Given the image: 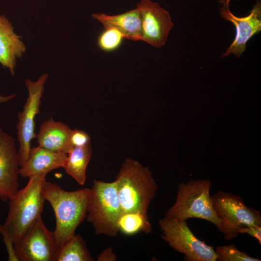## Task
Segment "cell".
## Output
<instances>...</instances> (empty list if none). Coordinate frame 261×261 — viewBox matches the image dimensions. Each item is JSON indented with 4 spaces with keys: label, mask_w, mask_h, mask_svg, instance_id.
<instances>
[{
    "label": "cell",
    "mask_w": 261,
    "mask_h": 261,
    "mask_svg": "<svg viewBox=\"0 0 261 261\" xmlns=\"http://www.w3.org/2000/svg\"><path fill=\"white\" fill-rule=\"evenodd\" d=\"M89 189L67 191L55 183L44 182L42 193L55 213L53 232L59 248L75 234L76 228L86 217Z\"/></svg>",
    "instance_id": "obj_1"
},
{
    "label": "cell",
    "mask_w": 261,
    "mask_h": 261,
    "mask_svg": "<svg viewBox=\"0 0 261 261\" xmlns=\"http://www.w3.org/2000/svg\"><path fill=\"white\" fill-rule=\"evenodd\" d=\"M115 181L122 212L147 215L158 190L149 169L137 160L126 159Z\"/></svg>",
    "instance_id": "obj_2"
},
{
    "label": "cell",
    "mask_w": 261,
    "mask_h": 261,
    "mask_svg": "<svg viewBox=\"0 0 261 261\" xmlns=\"http://www.w3.org/2000/svg\"><path fill=\"white\" fill-rule=\"evenodd\" d=\"M48 173H43L29 178L27 185L9 199L7 218L1 231L7 233L14 243L27 231L42 212L45 199L42 188Z\"/></svg>",
    "instance_id": "obj_3"
},
{
    "label": "cell",
    "mask_w": 261,
    "mask_h": 261,
    "mask_svg": "<svg viewBox=\"0 0 261 261\" xmlns=\"http://www.w3.org/2000/svg\"><path fill=\"white\" fill-rule=\"evenodd\" d=\"M211 183L208 180L181 182L177 187L176 200L165 214L167 218L187 221L190 218L205 220L223 232L222 220L214 207L210 195Z\"/></svg>",
    "instance_id": "obj_4"
},
{
    "label": "cell",
    "mask_w": 261,
    "mask_h": 261,
    "mask_svg": "<svg viewBox=\"0 0 261 261\" xmlns=\"http://www.w3.org/2000/svg\"><path fill=\"white\" fill-rule=\"evenodd\" d=\"M122 213L115 181L94 179L89 189L86 218L96 234L116 236Z\"/></svg>",
    "instance_id": "obj_5"
},
{
    "label": "cell",
    "mask_w": 261,
    "mask_h": 261,
    "mask_svg": "<svg viewBox=\"0 0 261 261\" xmlns=\"http://www.w3.org/2000/svg\"><path fill=\"white\" fill-rule=\"evenodd\" d=\"M161 238L175 251L184 254L185 261H217L213 246L198 239L187 221L164 217L159 222Z\"/></svg>",
    "instance_id": "obj_6"
},
{
    "label": "cell",
    "mask_w": 261,
    "mask_h": 261,
    "mask_svg": "<svg viewBox=\"0 0 261 261\" xmlns=\"http://www.w3.org/2000/svg\"><path fill=\"white\" fill-rule=\"evenodd\" d=\"M211 198L217 214L222 220L226 240L237 237L240 228L261 225L260 211L246 206L241 197L219 191Z\"/></svg>",
    "instance_id": "obj_7"
},
{
    "label": "cell",
    "mask_w": 261,
    "mask_h": 261,
    "mask_svg": "<svg viewBox=\"0 0 261 261\" xmlns=\"http://www.w3.org/2000/svg\"><path fill=\"white\" fill-rule=\"evenodd\" d=\"M48 77L46 73L42 74L36 81L25 80V85L28 90V97L23 106L22 112L18 114L17 136L19 143L17 151L19 164L22 167L26 162L30 151L31 141L36 138L35 133V117L40 113L44 87Z\"/></svg>",
    "instance_id": "obj_8"
},
{
    "label": "cell",
    "mask_w": 261,
    "mask_h": 261,
    "mask_svg": "<svg viewBox=\"0 0 261 261\" xmlns=\"http://www.w3.org/2000/svg\"><path fill=\"white\" fill-rule=\"evenodd\" d=\"M14 246L18 261H56L59 249L53 232L47 229L41 216Z\"/></svg>",
    "instance_id": "obj_9"
},
{
    "label": "cell",
    "mask_w": 261,
    "mask_h": 261,
    "mask_svg": "<svg viewBox=\"0 0 261 261\" xmlns=\"http://www.w3.org/2000/svg\"><path fill=\"white\" fill-rule=\"evenodd\" d=\"M137 7L142 16V41L157 48L164 45L174 27L169 12L151 0H141Z\"/></svg>",
    "instance_id": "obj_10"
},
{
    "label": "cell",
    "mask_w": 261,
    "mask_h": 261,
    "mask_svg": "<svg viewBox=\"0 0 261 261\" xmlns=\"http://www.w3.org/2000/svg\"><path fill=\"white\" fill-rule=\"evenodd\" d=\"M221 17L232 22L235 28L234 39L221 58L232 54L240 58L246 50L247 42L261 30V2L257 0L249 14L237 17L231 12L229 8H220Z\"/></svg>",
    "instance_id": "obj_11"
},
{
    "label": "cell",
    "mask_w": 261,
    "mask_h": 261,
    "mask_svg": "<svg viewBox=\"0 0 261 261\" xmlns=\"http://www.w3.org/2000/svg\"><path fill=\"white\" fill-rule=\"evenodd\" d=\"M19 167L14 141L0 126V199L4 202L19 190Z\"/></svg>",
    "instance_id": "obj_12"
},
{
    "label": "cell",
    "mask_w": 261,
    "mask_h": 261,
    "mask_svg": "<svg viewBox=\"0 0 261 261\" xmlns=\"http://www.w3.org/2000/svg\"><path fill=\"white\" fill-rule=\"evenodd\" d=\"M67 155L65 153L50 151L39 145L31 147L27 161L20 168L19 175L29 178L63 168Z\"/></svg>",
    "instance_id": "obj_13"
},
{
    "label": "cell",
    "mask_w": 261,
    "mask_h": 261,
    "mask_svg": "<svg viewBox=\"0 0 261 261\" xmlns=\"http://www.w3.org/2000/svg\"><path fill=\"white\" fill-rule=\"evenodd\" d=\"M92 16L101 23L104 29L114 28L117 29L125 39L133 41H142V16L137 7L117 15L94 13Z\"/></svg>",
    "instance_id": "obj_14"
},
{
    "label": "cell",
    "mask_w": 261,
    "mask_h": 261,
    "mask_svg": "<svg viewBox=\"0 0 261 261\" xmlns=\"http://www.w3.org/2000/svg\"><path fill=\"white\" fill-rule=\"evenodd\" d=\"M21 37L14 31L5 15H0V63L14 75L16 58H20L26 51Z\"/></svg>",
    "instance_id": "obj_15"
},
{
    "label": "cell",
    "mask_w": 261,
    "mask_h": 261,
    "mask_svg": "<svg viewBox=\"0 0 261 261\" xmlns=\"http://www.w3.org/2000/svg\"><path fill=\"white\" fill-rule=\"evenodd\" d=\"M72 130L67 124L55 121L52 117L40 126L36 138L39 146L47 150L67 154Z\"/></svg>",
    "instance_id": "obj_16"
},
{
    "label": "cell",
    "mask_w": 261,
    "mask_h": 261,
    "mask_svg": "<svg viewBox=\"0 0 261 261\" xmlns=\"http://www.w3.org/2000/svg\"><path fill=\"white\" fill-rule=\"evenodd\" d=\"M92 154L91 144L72 147L67 154L63 168L80 185L86 182L87 168Z\"/></svg>",
    "instance_id": "obj_17"
},
{
    "label": "cell",
    "mask_w": 261,
    "mask_h": 261,
    "mask_svg": "<svg viewBox=\"0 0 261 261\" xmlns=\"http://www.w3.org/2000/svg\"><path fill=\"white\" fill-rule=\"evenodd\" d=\"M94 259L80 235L74 234L59 249L56 261H92Z\"/></svg>",
    "instance_id": "obj_18"
},
{
    "label": "cell",
    "mask_w": 261,
    "mask_h": 261,
    "mask_svg": "<svg viewBox=\"0 0 261 261\" xmlns=\"http://www.w3.org/2000/svg\"><path fill=\"white\" fill-rule=\"evenodd\" d=\"M119 232L131 235L139 232H151V226L147 215L140 213H122L118 223Z\"/></svg>",
    "instance_id": "obj_19"
},
{
    "label": "cell",
    "mask_w": 261,
    "mask_h": 261,
    "mask_svg": "<svg viewBox=\"0 0 261 261\" xmlns=\"http://www.w3.org/2000/svg\"><path fill=\"white\" fill-rule=\"evenodd\" d=\"M123 39V35L115 28H105L98 37V44L102 50L111 52L120 46Z\"/></svg>",
    "instance_id": "obj_20"
},
{
    "label": "cell",
    "mask_w": 261,
    "mask_h": 261,
    "mask_svg": "<svg viewBox=\"0 0 261 261\" xmlns=\"http://www.w3.org/2000/svg\"><path fill=\"white\" fill-rule=\"evenodd\" d=\"M219 261H260L239 250L234 244L218 246L215 249Z\"/></svg>",
    "instance_id": "obj_21"
},
{
    "label": "cell",
    "mask_w": 261,
    "mask_h": 261,
    "mask_svg": "<svg viewBox=\"0 0 261 261\" xmlns=\"http://www.w3.org/2000/svg\"><path fill=\"white\" fill-rule=\"evenodd\" d=\"M90 144V137L87 132L78 129L72 130L69 139L70 150L74 147L85 146Z\"/></svg>",
    "instance_id": "obj_22"
},
{
    "label": "cell",
    "mask_w": 261,
    "mask_h": 261,
    "mask_svg": "<svg viewBox=\"0 0 261 261\" xmlns=\"http://www.w3.org/2000/svg\"><path fill=\"white\" fill-rule=\"evenodd\" d=\"M239 234L246 233L256 238L261 244V225L240 228L238 230Z\"/></svg>",
    "instance_id": "obj_23"
},
{
    "label": "cell",
    "mask_w": 261,
    "mask_h": 261,
    "mask_svg": "<svg viewBox=\"0 0 261 261\" xmlns=\"http://www.w3.org/2000/svg\"><path fill=\"white\" fill-rule=\"evenodd\" d=\"M1 234L3 236V241L8 252V260L18 261L14 252V242L12 239L7 233L2 231Z\"/></svg>",
    "instance_id": "obj_24"
},
{
    "label": "cell",
    "mask_w": 261,
    "mask_h": 261,
    "mask_svg": "<svg viewBox=\"0 0 261 261\" xmlns=\"http://www.w3.org/2000/svg\"><path fill=\"white\" fill-rule=\"evenodd\" d=\"M98 261H115L116 260V256L114 253L111 247H107L104 249L97 256Z\"/></svg>",
    "instance_id": "obj_25"
},
{
    "label": "cell",
    "mask_w": 261,
    "mask_h": 261,
    "mask_svg": "<svg viewBox=\"0 0 261 261\" xmlns=\"http://www.w3.org/2000/svg\"><path fill=\"white\" fill-rule=\"evenodd\" d=\"M16 95L13 94L6 96H0V103L7 102L14 98Z\"/></svg>",
    "instance_id": "obj_26"
},
{
    "label": "cell",
    "mask_w": 261,
    "mask_h": 261,
    "mask_svg": "<svg viewBox=\"0 0 261 261\" xmlns=\"http://www.w3.org/2000/svg\"><path fill=\"white\" fill-rule=\"evenodd\" d=\"M232 0H218L219 3L222 5L223 7L229 8V3Z\"/></svg>",
    "instance_id": "obj_27"
},
{
    "label": "cell",
    "mask_w": 261,
    "mask_h": 261,
    "mask_svg": "<svg viewBox=\"0 0 261 261\" xmlns=\"http://www.w3.org/2000/svg\"><path fill=\"white\" fill-rule=\"evenodd\" d=\"M1 225H0V234H1Z\"/></svg>",
    "instance_id": "obj_28"
}]
</instances>
